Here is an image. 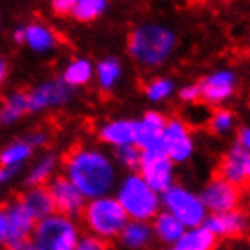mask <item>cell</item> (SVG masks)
Instances as JSON below:
<instances>
[{"label":"cell","instance_id":"cell-27","mask_svg":"<svg viewBox=\"0 0 250 250\" xmlns=\"http://www.w3.org/2000/svg\"><path fill=\"white\" fill-rule=\"evenodd\" d=\"M91 75H93V68H91L90 61L77 59L64 70L62 81L73 88V86H83V84L90 83Z\"/></svg>","mask_w":250,"mask_h":250},{"label":"cell","instance_id":"cell-32","mask_svg":"<svg viewBox=\"0 0 250 250\" xmlns=\"http://www.w3.org/2000/svg\"><path fill=\"white\" fill-rule=\"evenodd\" d=\"M75 250H110V243H106V241H103V239H99L95 236L86 234V236L81 237Z\"/></svg>","mask_w":250,"mask_h":250},{"label":"cell","instance_id":"cell-21","mask_svg":"<svg viewBox=\"0 0 250 250\" xmlns=\"http://www.w3.org/2000/svg\"><path fill=\"white\" fill-rule=\"evenodd\" d=\"M217 239L205 225L187 229L172 250H215Z\"/></svg>","mask_w":250,"mask_h":250},{"label":"cell","instance_id":"cell-5","mask_svg":"<svg viewBox=\"0 0 250 250\" xmlns=\"http://www.w3.org/2000/svg\"><path fill=\"white\" fill-rule=\"evenodd\" d=\"M81 237L83 229L77 219L55 212L35 223L29 239L37 250H75Z\"/></svg>","mask_w":250,"mask_h":250},{"label":"cell","instance_id":"cell-18","mask_svg":"<svg viewBox=\"0 0 250 250\" xmlns=\"http://www.w3.org/2000/svg\"><path fill=\"white\" fill-rule=\"evenodd\" d=\"M99 139L113 150L121 146L135 145V121L115 119L99 128Z\"/></svg>","mask_w":250,"mask_h":250},{"label":"cell","instance_id":"cell-25","mask_svg":"<svg viewBox=\"0 0 250 250\" xmlns=\"http://www.w3.org/2000/svg\"><path fill=\"white\" fill-rule=\"evenodd\" d=\"M121 77H123V66L119 59L108 57L97 64V81L103 90H111L121 81Z\"/></svg>","mask_w":250,"mask_h":250},{"label":"cell","instance_id":"cell-30","mask_svg":"<svg viewBox=\"0 0 250 250\" xmlns=\"http://www.w3.org/2000/svg\"><path fill=\"white\" fill-rule=\"evenodd\" d=\"M208 128L214 135H219V137L229 135L236 128V115H234V111L227 110V108L215 110L208 119Z\"/></svg>","mask_w":250,"mask_h":250},{"label":"cell","instance_id":"cell-36","mask_svg":"<svg viewBox=\"0 0 250 250\" xmlns=\"http://www.w3.org/2000/svg\"><path fill=\"white\" fill-rule=\"evenodd\" d=\"M77 0H53V11L59 15H68L71 13V9L75 6Z\"/></svg>","mask_w":250,"mask_h":250},{"label":"cell","instance_id":"cell-8","mask_svg":"<svg viewBox=\"0 0 250 250\" xmlns=\"http://www.w3.org/2000/svg\"><path fill=\"white\" fill-rule=\"evenodd\" d=\"M137 174L157 192L163 194L175 185V165L163 153V150L141 152Z\"/></svg>","mask_w":250,"mask_h":250},{"label":"cell","instance_id":"cell-7","mask_svg":"<svg viewBox=\"0 0 250 250\" xmlns=\"http://www.w3.org/2000/svg\"><path fill=\"white\" fill-rule=\"evenodd\" d=\"M161 150L168 159L177 165H187L195 153V139L190 126L181 119H167L163 130Z\"/></svg>","mask_w":250,"mask_h":250},{"label":"cell","instance_id":"cell-34","mask_svg":"<svg viewBox=\"0 0 250 250\" xmlns=\"http://www.w3.org/2000/svg\"><path fill=\"white\" fill-rule=\"evenodd\" d=\"M236 145L250 152V125H243L236 133Z\"/></svg>","mask_w":250,"mask_h":250},{"label":"cell","instance_id":"cell-17","mask_svg":"<svg viewBox=\"0 0 250 250\" xmlns=\"http://www.w3.org/2000/svg\"><path fill=\"white\" fill-rule=\"evenodd\" d=\"M117 241L125 250H150L155 243L150 221H130L126 223Z\"/></svg>","mask_w":250,"mask_h":250},{"label":"cell","instance_id":"cell-39","mask_svg":"<svg viewBox=\"0 0 250 250\" xmlns=\"http://www.w3.org/2000/svg\"><path fill=\"white\" fill-rule=\"evenodd\" d=\"M13 39L17 42H21V44H24V29H17V31H15L13 33Z\"/></svg>","mask_w":250,"mask_h":250},{"label":"cell","instance_id":"cell-4","mask_svg":"<svg viewBox=\"0 0 250 250\" xmlns=\"http://www.w3.org/2000/svg\"><path fill=\"white\" fill-rule=\"evenodd\" d=\"M79 217L90 236L99 237L106 243L115 241L121 236L126 223L130 221L113 194L86 201Z\"/></svg>","mask_w":250,"mask_h":250},{"label":"cell","instance_id":"cell-28","mask_svg":"<svg viewBox=\"0 0 250 250\" xmlns=\"http://www.w3.org/2000/svg\"><path fill=\"white\" fill-rule=\"evenodd\" d=\"M106 7H108V0H77L71 9V15L77 21L90 22L104 13Z\"/></svg>","mask_w":250,"mask_h":250},{"label":"cell","instance_id":"cell-22","mask_svg":"<svg viewBox=\"0 0 250 250\" xmlns=\"http://www.w3.org/2000/svg\"><path fill=\"white\" fill-rule=\"evenodd\" d=\"M57 168V157L53 153H46L31 167L26 175V187H46L53 179Z\"/></svg>","mask_w":250,"mask_h":250},{"label":"cell","instance_id":"cell-26","mask_svg":"<svg viewBox=\"0 0 250 250\" xmlns=\"http://www.w3.org/2000/svg\"><path fill=\"white\" fill-rule=\"evenodd\" d=\"M29 111V101H28V93L24 91H19L11 97L7 99L6 106L0 110V123L4 125H11L17 119H21L24 113Z\"/></svg>","mask_w":250,"mask_h":250},{"label":"cell","instance_id":"cell-16","mask_svg":"<svg viewBox=\"0 0 250 250\" xmlns=\"http://www.w3.org/2000/svg\"><path fill=\"white\" fill-rule=\"evenodd\" d=\"M4 207H6L7 217V245L15 243V241H22V239H29L37 223L33 219V215L24 208V205L19 199H13Z\"/></svg>","mask_w":250,"mask_h":250},{"label":"cell","instance_id":"cell-41","mask_svg":"<svg viewBox=\"0 0 250 250\" xmlns=\"http://www.w3.org/2000/svg\"><path fill=\"white\" fill-rule=\"evenodd\" d=\"M167 250H172V249H167Z\"/></svg>","mask_w":250,"mask_h":250},{"label":"cell","instance_id":"cell-12","mask_svg":"<svg viewBox=\"0 0 250 250\" xmlns=\"http://www.w3.org/2000/svg\"><path fill=\"white\" fill-rule=\"evenodd\" d=\"M205 227L215 236V239H236L247 234L250 229V219L243 210H229L221 214H208Z\"/></svg>","mask_w":250,"mask_h":250},{"label":"cell","instance_id":"cell-24","mask_svg":"<svg viewBox=\"0 0 250 250\" xmlns=\"http://www.w3.org/2000/svg\"><path fill=\"white\" fill-rule=\"evenodd\" d=\"M24 29V44H28L31 49H35L39 53L42 51H49V49L55 46V37L44 26L39 24H31Z\"/></svg>","mask_w":250,"mask_h":250},{"label":"cell","instance_id":"cell-31","mask_svg":"<svg viewBox=\"0 0 250 250\" xmlns=\"http://www.w3.org/2000/svg\"><path fill=\"white\" fill-rule=\"evenodd\" d=\"M111 157L115 161L117 168H125L126 172H137L141 161V150L135 145L121 146V148H115Z\"/></svg>","mask_w":250,"mask_h":250},{"label":"cell","instance_id":"cell-35","mask_svg":"<svg viewBox=\"0 0 250 250\" xmlns=\"http://www.w3.org/2000/svg\"><path fill=\"white\" fill-rule=\"evenodd\" d=\"M7 245V217L6 207L0 205V249H6Z\"/></svg>","mask_w":250,"mask_h":250},{"label":"cell","instance_id":"cell-19","mask_svg":"<svg viewBox=\"0 0 250 250\" xmlns=\"http://www.w3.org/2000/svg\"><path fill=\"white\" fill-rule=\"evenodd\" d=\"M17 199L33 215L35 221H41L44 217L55 214V207L46 187H26V190Z\"/></svg>","mask_w":250,"mask_h":250},{"label":"cell","instance_id":"cell-14","mask_svg":"<svg viewBox=\"0 0 250 250\" xmlns=\"http://www.w3.org/2000/svg\"><path fill=\"white\" fill-rule=\"evenodd\" d=\"M219 175L237 188L250 185V152L234 143L219 163Z\"/></svg>","mask_w":250,"mask_h":250},{"label":"cell","instance_id":"cell-10","mask_svg":"<svg viewBox=\"0 0 250 250\" xmlns=\"http://www.w3.org/2000/svg\"><path fill=\"white\" fill-rule=\"evenodd\" d=\"M46 188L51 195V201H53L57 214L68 215L73 219L81 215L84 205H86V199L62 174L53 175V179L46 185Z\"/></svg>","mask_w":250,"mask_h":250},{"label":"cell","instance_id":"cell-6","mask_svg":"<svg viewBox=\"0 0 250 250\" xmlns=\"http://www.w3.org/2000/svg\"><path fill=\"white\" fill-rule=\"evenodd\" d=\"M161 207L165 212L174 215L185 229L201 227L208 217V210L205 208L199 192L179 183L161 194Z\"/></svg>","mask_w":250,"mask_h":250},{"label":"cell","instance_id":"cell-15","mask_svg":"<svg viewBox=\"0 0 250 250\" xmlns=\"http://www.w3.org/2000/svg\"><path fill=\"white\" fill-rule=\"evenodd\" d=\"M73 95L71 86L61 81H49V83L42 84L39 88L28 93L29 101V111H39L49 106H61L64 103H68Z\"/></svg>","mask_w":250,"mask_h":250},{"label":"cell","instance_id":"cell-38","mask_svg":"<svg viewBox=\"0 0 250 250\" xmlns=\"http://www.w3.org/2000/svg\"><path fill=\"white\" fill-rule=\"evenodd\" d=\"M4 250H37V249H35V245L31 243V239H22V241L9 243Z\"/></svg>","mask_w":250,"mask_h":250},{"label":"cell","instance_id":"cell-29","mask_svg":"<svg viewBox=\"0 0 250 250\" xmlns=\"http://www.w3.org/2000/svg\"><path fill=\"white\" fill-rule=\"evenodd\" d=\"M175 91V84L172 79L167 77H157L145 86V95L150 103H163L168 97H172V93Z\"/></svg>","mask_w":250,"mask_h":250},{"label":"cell","instance_id":"cell-9","mask_svg":"<svg viewBox=\"0 0 250 250\" xmlns=\"http://www.w3.org/2000/svg\"><path fill=\"white\" fill-rule=\"evenodd\" d=\"M201 201L208 214H221L229 210L239 208L241 203V190L232 183L223 179L221 175H215L201 188Z\"/></svg>","mask_w":250,"mask_h":250},{"label":"cell","instance_id":"cell-40","mask_svg":"<svg viewBox=\"0 0 250 250\" xmlns=\"http://www.w3.org/2000/svg\"><path fill=\"white\" fill-rule=\"evenodd\" d=\"M4 75H6V62L0 59V84L4 81Z\"/></svg>","mask_w":250,"mask_h":250},{"label":"cell","instance_id":"cell-33","mask_svg":"<svg viewBox=\"0 0 250 250\" xmlns=\"http://www.w3.org/2000/svg\"><path fill=\"white\" fill-rule=\"evenodd\" d=\"M179 99L183 103H188V104H194L201 99V88H199V83L195 84H187L179 90Z\"/></svg>","mask_w":250,"mask_h":250},{"label":"cell","instance_id":"cell-3","mask_svg":"<svg viewBox=\"0 0 250 250\" xmlns=\"http://www.w3.org/2000/svg\"><path fill=\"white\" fill-rule=\"evenodd\" d=\"M113 197L132 221H152L163 210L161 194H157L137 172H126L119 177Z\"/></svg>","mask_w":250,"mask_h":250},{"label":"cell","instance_id":"cell-23","mask_svg":"<svg viewBox=\"0 0 250 250\" xmlns=\"http://www.w3.org/2000/svg\"><path fill=\"white\" fill-rule=\"evenodd\" d=\"M31 152H33V148L28 145V141H17V143L9 145L0 152V167L19 168L21 170L22 165L31 157Z\"/></svg>","mask_w":250,"mask_h":250},{"label":"cell","instance_id":"cell-20","mask_svg":"<svg viewBox=\"0 0 250 250\" xmlns=\"http://www.w3.org/2000/svg\"><path fill=\"white\" fill-rule=\"evenodd\" d=\"M150 225H152L155 241L161 243L163 247H167V249H172L187 230L174 215L165 212V210H161L159 214L150 221Z\"/></svg>","mask_w":250,"mask_h":250},{"label":"cell","instance_id":"cell-1","mask_svg":"<svg viewBox=\"0 0 250 250\" xmlns=\"http://www.w3.org/2000/svg\"><path fill=\"white\" fill-rule=\"evenodd\" d=\"M64 177L84 195L86 201L113 194L119 168L110 153L93 146H75L62 161Z\"/></svg>","mask_w":250,"mask_h":250},{"label":"cell","instance_id":"cell-13","mask_svg":"<svg viewBox=\"0 0 250 250\" xmlns=\"http://www.w3.org/2000/svg\"><path fill=\"white\" fill-rule=\"evenodd\" d=\"M165 125L167 117L157 110H148L139 121H135V146L141 152L161 150Z\"/></svg>","mask_w":250,"mask_h":250},{"label":"cell","instance_id":"cell-2","mask_svg":"<svg viewBox=\"0 0 250 250\" xmlns=\"http://www.w3.org/2000/svg\"><path fill=\"white\" fill-rule=\"evenodd\" d=\"M128 53L135 62L155 68L167 62L177 48V33L165 24L146 22L128 35Z\"/></svg>","mask_w":250,"mask_h":250},{"label":"cell","instance_id":"cell-11","mask_svg":"<svg viewBox=\"0 0 250 250\" xmlns=\"http://www.w3.org/2000/svg\"><path fill=\"white\" fill-rule=\"evenodd\" d=\"M237 73L234 70H215L199 83L201 99L207 104L219 106L234 97L237 88Z\"/></svg>","mask_w":250,"mask_h":250},{"label":"cell","instance_id":"cell-37","mask_svg":"<svg viewBox=\"0 0 250 250\" xmlns=\"http://www.w3.org/2000/svg\"><path fill=\"white\" fill-rule=\"evenodd\" d=\"M19 174V168H7V167H0V187L7 185L11 179H15Z\"/></svg>","mask_w":250,"mask_h":250}]
</instances>
